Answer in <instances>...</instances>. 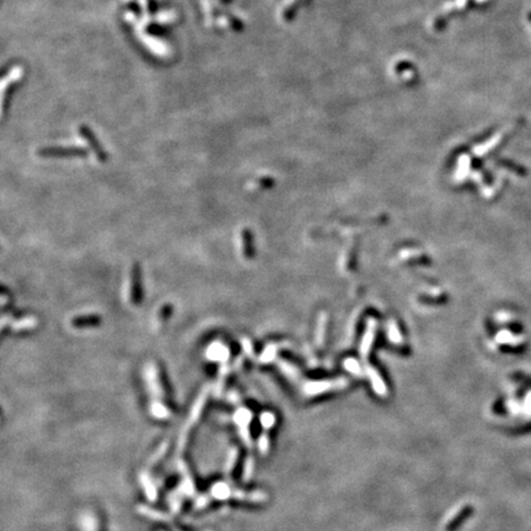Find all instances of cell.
Segmentation results:
<instances>
[{
	"label": "cell",
	"mask_w": 531,
	"mask_h": 531,
	"mask_svg": "<svg viewBox=\"0 0 531 531\" xmlns=\"http://www.w3.org/2000/svg\"><path fill=\"white\" fill-rule=\"evenodd\" d=\"M101 322H102V317L97 314H90V315L77 316L71 319L70 326L77 330H84V328L99 327Z\"/></svg>",
	"instance_id": "cell-3"
},
{
	"label": "cell",
	"mask_w": 531,
	"mask_h": 531,
	"mask_svg": "<svg viewBox=\"0 0 531 531\" xmlns=\"http://www.w3.org/2000/svg\"><path fill=\"white\" fill-rule=\"evenodd\" d=\"M242 346H244L245 351H247V352H249V353H251V348H252V347H251V343H250L249 339L242 340Z\"/></svg>",
	"instance_id": "cell-14"
},
{
	"label": "cell",
	"mask_w": 531,
	"mask_h": 531,
	"mask_svg": "<svg viewBox=\"0 0 531 531\" xmlns=\"http://www.w3.org/2000/svg\"><path fill=\"white\" fill-rule=\"evenodd\" d=\"M36 325H37L36 319H33V317H27V319H24L22 321H19V322H16V324H14L13 327L15 328V330H28V328H32Z\"/></svg>",
	"instance_id": "cell-9"
},
{
	"label": "cell",
	"mask_w": 531,
	"mask_h": 531,
	"mask_svg": "<svg viewBox=\"0 0 531 531\" xmlns=\"http://www.w3.org/2000/svg\"><path fill=\"white\" fill-rule=\"evenodd\" d=\"M276 353H277L276 346H273V345L268 346V347L263 351V353H262L261 360L262 362H270V360H272L274 356H276Z\"/></svg>",
	"instance_id": "cell-11"
},
{
	"label": "cell",
	"mask_w": 531,
	"mask_h": 531,
	"mask_svg": "<svg viewBox=\"0 0 531 531\" xmlns=\"http://www.w3.org/2000/svg\"><path fill=\"white\" fill-rule=\"evenodd\" d=\"M172 314V307L170 304H165L164 305L163 308L160 309V311H159V321L163 324V322H166L167 320L170 319V316H171Z\"/></svg>",
	"instance_id": "cell-10"
},
{
	"label": "cell",
	"mask_w": 531,
	"mask_h": 531,
	"mask_svg": "<svg viewBox=\"0 0 531 531\" xmlns=\"http://www.w3.org/2000/svg\"><path fill=\"white\" fill-rule=\"evenodd\" d=\"M345 368L347 369V370L349 371V373H353V374H359L360 373V365L358 364L357 360L352 359V358H349V359H347L345 362Z\"/></svg>",
	"instance_id": "cell-12"
},
{
	"label": "cell",
	"mask_w": 531,
	"mask_h": 531,
	"mask_svg": "<svg viewBox=\"0 0 531 531\" xmlns=\"http://www.w3.org/2000/svg\"><path fill=\"white\" fill-rule=\"evenodd\" d=\"M375 330H376V321L373 319H369L368 325H366V331L362 339V345H360V354H362L363 358H365L369 354V352H370L371 345H373L375 338Z\"/></svg>",
	"instance_id": "cell-5"
},
{
	"label": "cell",
	"mask_w": 531,
	"mask_h": 531,
	"mask_svg": "<svg viewBox=\"0 0 531 531\" xmlns=\"http://www.w3.org/2000/svg\"><path fill=\"white\" fill-rule=\"evenodd\" d=\"M325 331H326V316L322 314V316L320 317V320H319V326H317V340H319V343H321L322 339H324Z\"/></svg>",
	"instance_id": "cell-13"
},
{
	"label": "cell",
	"mask_w": 531,
	"mask_h": 531,
	"mask_svg": "<svg viewBox=\"0 0 531 531\" xmlns=\"http://www.w3.org/2000/svg\"><path fill=\"white\" fill-rule=\"evenodd\" d=\"M143 298L144 290L141 268L139 263H134L131 271V279H129V301L133 305H140Z\"/></svg>",
	"instance_id": "cell-1"
},
{
	"label": "cell",
	"mask_w": 531,
	"mask_h": 531,
	"mask_svg": "<svg viewBox=\"0 0 531 531\" xmlns=\"http://www.w3.org/2000/svg\"><path fill=\"white\" fill-rule=\"evenodd\" d=\"M39 155L43 158H57V157H84L86 153L79 148H46L39 151Z\"/></svg>",
	"instance_id": "cell-2"
},
{
	"label": "cell",
	"mask_w": 531,
	"mask_h": 531,
	"mask_svg": "<svg viewBox=\"0 0 531 531\" xmlns=\"http://www.w3.org/2000/svg\"><path fill=\"white\" fill-rule=\"evenodd\" d=\"M208 357L213 360H220L225 362L229 358V349L221 343H213L208 351Z\"/></svg>",
	"instance_id": "cell-6"
},
{
	"label": "cell",
	"mask_w": 531,
	"mask_h": 531,
	"mask_svg": "<svg viewBox=\"0 0 531 531\" xmlns=\"http://www.w3.org/2000/svg\"><path fill=\"white\" fill-rule=\"evenodd\" d=\"M388 334H389V338H390L391 342H394V343H401V342H402V336H401V332H400V330H398L396 322H395V321L389 322Z\"/></svg>",
	"instance_id": "cell-8"
},
{
	"label": "cell",
	"mask_w": 531,
	"mask_h": 531,
	"mask_svg": "<svg viewBox=\"0 0 531 531\" xmlns=\"http://www.w3.org/2000/svg\"><path fill=\"white\" fill-rule=\"evenodd\" d=\"M368 374H369V377H370L371 385H373L375 391H376L379 395H382V396L383 395H386L385 384H384L382 377H380V375L377 374V371L373 368H368Z\"/></svg>",
	"instance_id": "cell-7"
},
{
	"label": "cell",
	"mask_w": 531,
	"mask_h": 531,
	"mask_svg": "<svg viewBox=\"0 0 531 531\" xmlns=\"http://www.w3.org/2000/svg\"><path fill=\"white\" fill-rule=\"evenodd\" d=\"M346 383H347V380H343V379L336 380V382L332 380V382L310 383L305 386V391H307L309 395H317V394H321V392H325L327 390H332V389L343 388V386L346 385Z\"/></svg>",
	"instance_id": "cell-4"
}]
</instances>
